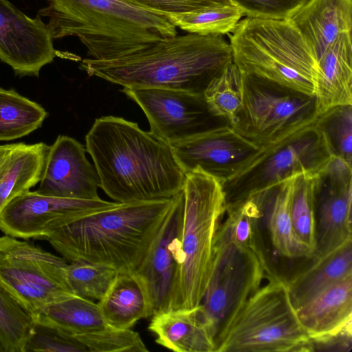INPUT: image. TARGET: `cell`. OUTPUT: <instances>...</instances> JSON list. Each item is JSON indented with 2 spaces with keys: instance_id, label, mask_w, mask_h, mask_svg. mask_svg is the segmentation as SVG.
Here are the masks:
<instances>
[{
  "instance_id": "e575fe53",
  "label": "cell",
  "mask_w": 352,
  "mask_h": 352,
  "mask_svg": "<svg viewBox=\"0 0 352 352\" xmlns=\"http://www.w3.org/2000/svg\"><path fill=\"white\" fill-rule=\"evenodd\" d=\"M85 352V346L41 315L34 317L33 325L24 352Z\"/></svg>"
},
{
  "instance_id": "5bb4252c",
  "label": "cell",
  "mask_w": 352,
  "mask_h": 352,
  "mask_svg": "<svg viewBox=\"0 0 352 352\" xmlns=\"http://www.w3.org/2000/svg\"><path fill=\"white\" fill-rule=\"evenodd\" d=\"M171 147L186 175L200 170L222 184L243 170L264 149L240 135L231 125L209 131Z\"/></svg>"
},
{
  "instance_id": "7402d4cb",
  "label": "cell",
  "mask_w": 352,
  "mask_h": 352,
  "mask_svg": "<svg viewBox=\"0 0 352 352\" xmlns=\"http://www.w3.org/2000/svg\"><path fill=\"white\" fill-rule=\"evenodd\" d=\"M314 96L319 114L352 104L351 32L340 35L317 59Z\"/></svg>"
},
{
  "instance_id": "52a82bcc",
  "label": "cell",
  "mask_w": 352,
  "mask_h": 352,
  "mask_svg": "<svg viewBox=\"0 0 352 352\" xmlns=\"http://www.w3.org/2000/svg\"><path fill=\"white\" fill-rule=\"evenodd\" d=\"M312 351L287 283L276 274L234 313L215 338L214 352Z\"/></svg>"
},
{
  "instance_id": "f546056e",
  "label": "cell",
  "mask_w": 352,
  "mask_h": 352,
  "mask_svg": "<svg viewBox=\"0 0 352 352\" xmlns=\"http://www.w3.org/2000/svg\"><path fill=\"white\" fill-rule=\"evenodd\" d=\"M32 315L0 283V344L3 352H24Z\"/></svg>"
},
{
  "instance_id": "9a60e30c",
  "label": "cell",
  "mask_w": 352,
  "mask_h": 352,
  "mask_svg": "<svg viewBox=\"0 0 352 352\" xmlns=\"http://www.w3.org/2000/svg\"><path fill=\"white\" fill-rule=\"evenodd\" d=\"M41 16L31 18L8 0H0V60L19 77H38L57 56Z\"/></svg>"
},
{
  "instance_id": "d590c367",
  "label": "cell",
  "mask_w": 352,
  "mask_h": 352,
  "mask_svg": "<svg viewBox=\"0 0 352 352\" xmlns=\"http://www.w3.org/2000/svg\"><path fill=\"white\" fill-rule=\"evenodd\" d=\"M76 338L91 352H146L148 349L138 332L131 329L107 326L103 329L80 335Z\"/></svg>"
},
{
  "instance_id": "5b68a950",
  "label": "cell",
  "mask_w": 352,
  "mask_h": 352,
  "mask_svg": "<svg viewBox=\"0 0 352 352\" xmlns=\"http://www.w3.org/2000/svg\"><path fill=\"white\" fill-rule=\"evenodd\" d=\"M180 256L169 309L201 303L209 281L214 236L226 211L223 184L200 170L186 175Z\"/></svg>"
},
{
  "instance_id": "44dd1931",
  "label": "cell",
  "mask_w": 352,
  "mask_h": 352,
  "mask_svg": "<svg viewBox=\"0 0 352 352\" xmlns=\"http://www.w3.org/2000/svg\"><path fill=\"white\" fill-rule=\"evenodd\" d=\"M289 21L317 60L340 35L351 32L352 0H308Z\"/></svg>"
},
{
  "instance_id": "7a4b0ae2",
  "label": "cell",
  "mask_w": 352,
  "mask_h": 352,
  "mask_svg": "<svg viewBox=\"0 0 352 352\" xmlns=\"http://www.w3.org/2000/svg\"><path fill=\"white\" fill-rule=\"evenodd\" d=\"M232 62L222 36L188 33L162 40L120 58L83 59L80 68L125 88H160L204 95L211 81Z\"/></svg>"
},
{
  "instance_id": "f1b7e54d",
  "label": "cell",
  "mask_w": 352,
  "mask_h": 352,
  "mask_svg": "<svg viewBox=\"0 0 352 352\" xmlns=\"http://www.w3.org/2000/svg\"><path fill=\"white\" fill-rule=\"evenodd\" d=\"M177 27L188 33L222 36L231 33L243 16L235 5H226L186 14H164Z\"/></svg>"
},
{
  "instance_id": "484cf974",
  "label": "cell",
  "mask_w": 352,
  "mask_h": 352,
  "mask_svg": "<svg viewBox=\"0 0 352 352\" xmlns=\"http://www.w3.org/2000/svg\"><path fill=\"white\" fill-rule=\"evenodd\" d=\"M296 177L259 193L263 215L274 248L280 255L288 258H312L313 254L298 238L292 221L290 205Z\"/></svg>"
},
{
  "instance_id": "2e32d148",
  "label": "cell",
  "mask_w": 352,
  "mask_h": 352,
  "mask_svg": "<svg viewBox=\"0 0 352 352\" xmlns=\"http://www.w3.org/2000/svg\"><path fill=\"white\" fill-rule=\"evenodd\" d=\"M313 189L316 219L315 257L352 236V166L333 157L314 176Z\"/></svg>"
},
{
  "instance_id": "4dcf8cb0",
  "label": "cell",
  "mask_w": 352,
  "mask_h": 352,
  "mask_svg": "<svg viewBox=\"0 0 352 352\" xmlns=\"http://www.w3.org/2000/svg\"><path fill=\"white\" fill-rule=\"evenodd\" d=\"M314 176L300 175L295 177L290 205L291 218L295 233L314 256L317 246L313 189Z\"/></svg>"
},
{
  "instance_id": "f35d334b",
  "label": "cell",
  "mask_w": 352,
  "mask_h": 352,
  "mask_svg": "<svg viewBox=\"0 0 352 352\" xmlns=\"http://www.w3.org/2000/svg\"><path fill=\"white\" fill-rule=\"evenodd\" d=\"M0 352H3V349H2L1 346V344H0Z\"/></svg>"
},
{
  "instance_id": "603a6c76",
  "label": "cell",
  "mask_w": 352,
  "mask_h": 352,
  "mask_svg": "<svg viewBox=\"0 0 352 352\" xmlns=\"http://www.w3.org/2000/svg\"><path fill=\"white\" fill-rule=\"evenodd\" d=\"M49 148L42 142L0 145V215L10 201L39 183Z\"/></svg>"
},
{
  "instance_id": "4316f807",
  "label": "cell",
  "mask_w": 352,
  "mask_h": 352,
  "mask_svg": "<svg viewBox=\"0 0 352 352\" xmlns=\"http://www.w3.org/2000/svg\"><path fill=\"white\" fill-rule=\"evenodd\" d=\"M47 116L40 104L13 89L0 87V141L28 135L42 126Z\"/></svg>"
},
{
  "instance_id": "74e56055",
  "label": "cell",
  "mask_w": 352,
  "mask_h": 352,
  "mask_svg": "<svg viewBox=\"0 0 352 352\" xmlns=\"http://www.w3.org/2000/svg\"><path fill=\"white\" fill-rule=\"evenodd\" d=\"M138 7L161 14H186L233 4L230 0H125Z\"/></svg>"
},
{
  "instance_id": "4fadbf2b",
  "label": "cell",
  "mask_w": 352,
  "mask_h": 352,
  "mask_svg": "<svg viewBox=\"0 0 352 352\" xmlns=\"http://www.w3.org/2000/svg\"><path fill=\"white\" fill-rule=\"evenodd\" d=\"M118 204L100 198H63L29 190L14 199L2 211L0 230L17 239L47 240L71 219Z\"/></svg>"
},
{
  "instance_id": "277c9868",
  "label": "cell",
  "mask_w": 352,
  "mask_h": 352,
  "mask_svg": "<svg viewBox=\"0 0 352 352\" xmlns=\"http://www.w3.org/2000/svg\"><path fill=\"white\" fill-rule=\"evenodd\" d=\"M168 200L120 204L71 219L47 241L69 262L136 270L170 209Z\"/></svg>"
},
{
  "instance_id": "30bf717a",
  "label": "cell",
  "mask_w": 352,
  "mask_h": 352,
  "mask_svg": "<svg viewBox=\"0 0 352 352\" xmlns=\"http://www.w3.org/2000/svg\"><path fill=\"white\" fill-rule=\"evenodd\" d=\"M270 270L264 246H252L235 239L220 222L214 236L209 281L201 305L215 338L239 307L260 287Z\"/></svg>"
},
{
  "instance_id": "83f0119b",
  "label": "cell",
  "mask_w": 352,
  "mask_h": 352,
  "mask_svg": "<svg viewBox=\"0 0 352 352\" xmlns=\"http://www.w3.org/2000/svg\"><path fill=\"white\" fill-rule=\"evenodd\" d=\"M38 315L74 338L108 326L97 302L77 296L50 305Z\"/></svg>"
},
{
  "instance_id": "d6a6232c",
  "label": "cell",
  "mask_w": 352,
  "mask_h": 352,
  "mask_svg": "<svg viewBox=\"0 0 352 352\" xmlns=\"http://www.w3.org/2000/svg\"><path fill=\"white\" fill-rule=\"evenodd\" d=\"M314 124L324 135L333 156L352 166V104L328 109L318 116Z\"/></svg>"
},
{
  "instance_id": "ba28073f",
  "label": "cell",
  "mask_w": 352,
  "mask_h": 352,
  "mask_svg": "<svg viewBox=\"0 0 352 352\" xmlns=\"http://www.w3.org/2000/svg\"><path fill=\"white\" fill-rule=\"evenodd\" d=\"M240 72L241 102L231 125L240 135L265 148L315 122L314 95Z\"/></svg>"
},
{
  "instance_id": "1f68e13d",
  "label": "cell",
  "mask_w": 352,
  "mask_h": 352,
  "mask_svg": "<svg viewBox=\"0 0 352 352\" xmlns=\"http://www.w3.org/2000/svg\"><path fill=\"white\" fill-rule=\"evenodd\" d=\"M204 96L214 115L228 120L230 125L234 122L242 91L241 72L233 62L211 81Z\"/></svg>"
},
{
  "instance_id": "8d00e7d4",
  "label": "cell",
  "mask_w": 352,
  "mask_h": 352,
  "mask_svg": "<svg viewBox=\"0 0 352 352\" xmlns=\"http://www.w3.org/2000/svg\"><path fill=\"white\" fill-rule=\"evenodd\" d=\"M247 18L289 20L308 0H230Z\"/></svg>"
},
{
  "instance_id": "3957f363",
  "label": "cell",
  "mask_w": 352,
  "mask_h": 352,
  "mask_svg": "<svg viewBox=\"0 0 352 352\" xmlns=\"http://www.w3.org/2000/svg\"><path fill=\"white\" fill-rule=\"evenodd\" d=\"M38 11L54 39L76 36L90 58L105 60L142 50L177 34L163 14L125 0H45Z\"/></svg>"
},
{
  "instance_id": "7c38bea8",
  "label": "cell",
  "mask_w": 352,
  "mask_h": 352,
  "mask_svg": "<svg viewBox=\"0 0 352 352\" xmlns=\"http://www.w3.org/2000/svg\"><path fill=\"white\" fill-rule=\"evenodd\" d=\"M121 91L142 109L150 132L170 146L230 125L212 112L204 95L160 88L123 87Z\"/></svg>"
},
{
  "instance_id": "ffe728a7",
  "label": "cell",
  "mask_w": 352,
  "mask_h": 352,
  "mask_svg": "<svg viewBox=\"0 0 352 352\" xmlns=\"http://www.w3.org/2000/svg\"><path fill=\"white\" fill-rule=\"evenodd\" d=\"M296 312L311 341L351 330L352 274L320 292Z\"/></svg>"
},
{
  "instance_id": "8fae6325",
  "label": "cell",
  "mask_w": 352,
  "mask_h": 352,
  "mask_svg": "<svg viewBox=\"0 0 352 352\" xmlns=\"http://www.w3.org/2000/svg\"><path fill=\"white\" fill-rule=\"evenodd\" d=\"M68 264L33 243L0 236V283L33 317L75 296L67 282Z\"/></svg>"
},
{
  "instance_id": "e0dca14e",
  "label": "cell",
  "mask_w": 352,
  "mask_h": 352,
  "mask_svg": "<svg viewBox=\"0 0 352 352\" xmlns=\"http://www.w3.org/2000/svg\"><path fill=\"white\" fill-rule=\"evenodd\" d=\"M183 212L182 190L173 197L166 219L135 270L148 288L153 314L169 308L180 256Z\"/></svg>"
},
{
  "instance_id": "cb8c5ba5",
  "label": "cell",
  "mask_w": 352,
  "mask_h": 352,
  "mask_svg": "<svg viewBox=\"0 0 352 352\" xmlns=\"http://www.w3.org/2000/svg\"><path fill=\"white\" fill-rule=\"evenodd\" d=\"M97 304L106 324L118 329H131L153 314L148 288L135 270L119 271Z\"/></svg>"
},
{
  "instance_id": "d4e9b609",
  "label": "cell",
  "mask_w": 352,
  "mask_h": 352,
  "mask_svg": "<svg viewBox=\"0 0 352 352\" xmlns=\"http://www.w3.org/2000/svg\"><path fill=\"white\" fill-rule=\"evenodd\" d=\"M313 259L311 265L287 281L295 309L327 287L352 274V236Z\"/></svg>"
},
{
  "instance_id": "ac0fdd59",
  "label": "cell",
  "mask_w": 352,
  "mask_h": 352,
  "mask_svg": "<svg viewBox=\"0 0 352 352\" xmlns=\"http://www.w3.org/2000/svg\"><path fill=\"white\" fill-rule=\"evenodd\" d=\"M86 148L76 139L60 135L50 146L38 193L63 198L97 199L100 181Z\"/></svg>"
},
{
  "instance_id": "8992f818",
  "label": "cell",
  "mask_w": 352,
  "mask_h": 352,
  "mask_svg": "<svg viewBox=\"0 0 352 352\" xmlns=\"http://www.w3.org/2000/svg\"><path fill=\"white\" fill-rule=\"evenodd\" d=\"M230 35L240 72L314 95L316 60L289 20L247 18Z\"/></svg>"
},
{
  "instance_id": "d6986e66",
  "label": "cell",
  "mask_w": 352,
  "mask_h": 352,
  "mask_svg": "<svg viewBox=\"0 0 352 352\" xmlns=\"http://www.w3.org/2000/svg\"><path fill=\"white\" fill-rule=\"evenodd\" d=\"M155 342L176 352H214L215 331L201 304L156 313L148 327Z\"/></svg>"
},
{
  "instance_id": "6da1fadb",
  "label": "cell",
  "mask_w": 352,
  "mask_h": 352,
  "mask_svg": "<svg viewBox=\"0 0 352 352\" xmlns=\"http://www.w3.org/2000/svg\"><path fill=\"white\" fill-rule=\"evenodd\" d=\"M85 148L100 188L116 202L168 200L183 190L186 175L171 146L135 122L113 116L96 119Z\"/></svg>"
},
{
  "instance_id": "836d02e7",
  "label": "cell",
  "mask_w": 352,
  "mask_h": 352,
  "mask_svg": "<svg viewBox=\"0 0 352 352\" xmlns=\"http://www.w3.org/2000/svg\"><path fill=\"white\" fill-rule=\"evenodd\" d=\"M118 273L116 268L106 265L73 261L68 264L67 278L75 296L98 301L104 296Z\"/></svg>"
},
{
  "instance_id": "9c48e42d",
  "label": "cell",
  "mask_w": 352,
  "mask_h": 352,
  "mask_svg": "<svg viewBox=\"0 0 352 352\" xmlns=\"http://www.w3.org/2000/svg\"><path fill=\"white\" fill-rule=\"evenodd\" d=\"M333 157L324 135L314 123L265 148L243 170L225 182L226 211L296 176L316 175Z\"/></svg>"
}]
</instances>
